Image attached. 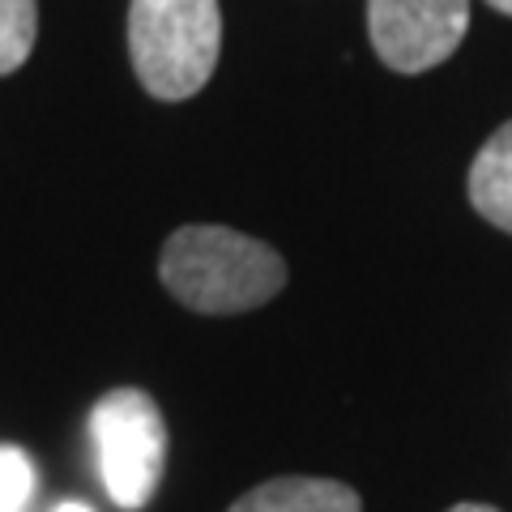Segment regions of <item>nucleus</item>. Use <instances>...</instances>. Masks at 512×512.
Returning <instances> with one entry per match:
<instances>
[{
	"label": "nucleus",
	"mask_w": 512,
	"mask_h": 512,
	"mask_svg": "<svg viewBox=\"0 0 512 512\" xmlns=\"http://www.w3.org/2000/svg\"><path fill=\"white\" fill-rule=\"evenodd\" d=\"M158 278L188 312L239 316L265 308L286 286L291 269L265 239L235 227H214V222H192L167 235L163 256H158Z\"/></svg>",
	"instance_id": "nucleus-1"
},
{
	"label": "nucleus",
	"mask_w": 512,
	"mask_h": 512,
	"mask_svg": "<svg viewBox=\"0 0 512 512\" xmlns=\"http://www.w3.org/2000/svg\"><path fill=\"white\" fill-rule=\"evenodd\" d=\"M128 56L150 99H197L222 56V5L218 0H128Z\"/></svg>",
	"instance_id": "nucleus-2"
},
{
	"label": "nucleus",
	"mask_w": 512,
	"mask_h": 512,
	"mask_svg": "<svg viewBox=\"0 0 512 512\" xmlns=\"http://www.w3.org/2000/svg\"><path fill=\"white\" fill-rule=\"evenodd\" d=\"M90 436L111 504L137 512L154 500L167 470V419L146 389H111L90 410Z\"/></svg>",
	"instance_id": "nucleus-3"
},
{
	"label": "nucleus",
	"mask_w": 512,
	"mask_h": 512,
	"mask_svg": "<svg viewBox=\"0 0 512 512\" xmlns=\"http://www.w3.org/2000/svg\"><path fill=\"white\" fill-rule=\"evenodd\" d=\"M470 0H367V39L384 69L419 77L461 47Z\"/></svg>",
	"instance_id": "nucleus-4"
},
{
	"label": "nucleus",
	"mask_w": 512,
	"mask_h": 512,
	"mask_svg": "<svg viewBox=\"0 0 512 512\" xmlns=\"http://www.w3.org/2000/svg\"><path fill=\"white\" fill-rule=\"evenodd\" d=\"M227 512H363V500L342 478L278 474L239 495Z\"/></svg>",
	"instance_id": "nucleus-5"
},
{
	"label": "nucleus",
	"mask_w": 512,
	"mask_h": 512,
	"mask_svg": "<svg viewBox=\"0 0 512 512\" xmlns=\"http://www.w3.org/2000/svg\"><path fill=\"white\" fill-rule=\"evenodd\" d=\"M466 188L474 214L512 235V120L495 128L487 146L474 154Z\"/></svg>",
	"instance_id": "nucleus-6"
},
{
	"label": "nucleus",
	"mask_w": 512,
	"mask_h": 512,
	"mask_svg": "<svg viewBox=\"0 0 512 512\" xmlns=\"http://www.w3.org/2000/svg\"><path fill=\"white\" fill-rule=\"evenodd\" d=\"M39 43V0H0V77L18 73Z\"/></svg>",
	"instance_id": "nucleus-7"
},
{
	"label": "nucleus",
	"mask_w": 512,
	"mask_h": 512,
	"mask_svg": "<svg viewBox=\"0 0 512 512\" xmlns=\"http://www.w3.org/2000/svg\"><path fill=\"white\" fill-rule=\"evenodd\" d=\"M35 500V461L18 444H0V512H26Z\"/></svg>",
	"instance_id": "nucleus-8"
},
{
	"label": "nucleus",
	"mask_w": 512,
	"mask_h": 512,
	"mask_svg": "<svg viewBox=\"0 0 512 512\" xmlns=\"http://www.w3.org/2000/svg\"><path fill=\"white\" fill-rule=\"evenodd\" d=\"M444 512H500V508H495V504H453Z\"/></svg>",
	"instance_id": "nucleus-9"
},
{
	"label": "nucleus",
	"mask_w": 512,
	"mask_h": 512,
	"mask_svg": "<svg viewBox=\"0 0 512 512\" xmlns=\"http://www.w3.org/2000/svg\"><path fill=\"white\" fill-rule=\"evenodd\" d=\"M56 512H94L90 504H82V500H69V504H60Z\"/></svg>",
	"instance_id": "nucleus-10"
},
{
	"label": "nucleus",
	"mask_w": 512,
	"mask_h": 512,
	"mask_svg": "<svg viewBox=\"0 0 512 512\" xmlns=\"http://www.w3.org/2000/svg\"><path fill=\"white\" fill-rule=\"evenodd\" d=\"M487 5H491L495 13H504V18H512V0H487Z\"/></svg>",
	"instance_id": "nucleus-11"
}]
</instances>
